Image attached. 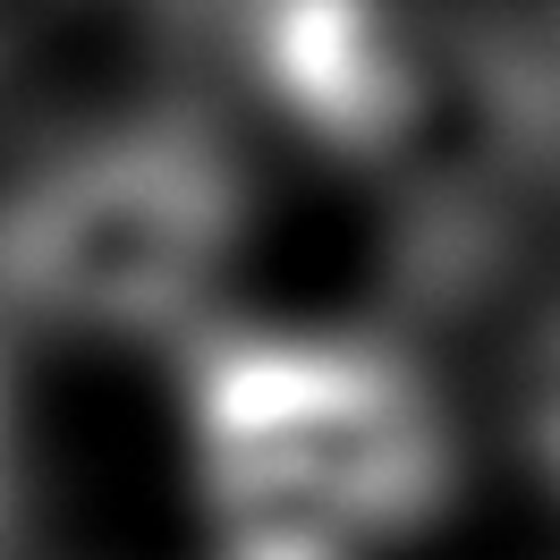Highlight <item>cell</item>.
Returning <instances> with one entry per match:
<instances>
[{"label":"cell","instance_id":"6da1fadb","mask_svg":"<svg viewBox=\"0 0 560 560\" xmlns=\"http://www.w3.org/2000/svg\"><path fill=\"white\" fill-rule=\"evenodd\" d=\"M187 458L212 560H383L458 485L424 357L374 323H187Z\"/></svg>","mask_w":560,"mask_h":560},{"label":"cell","instance_id":"7a4b0ae2","mask_svg":"<svg viewBox=\"0 0 560 560\" xmlns=\"http://www.w3.org/2000/svg\"><path fill=\"white\" fill-rule=\"evenodd\" d=\"M246 153L212 103L77 128L0 171V323L171 340L246 246Z\"/></svg>","mask_w":560,"mask_h":560},{"label":"cell","instance_id":"3957f363","mask_svg":"<svg viewBox=\"0 0 560 560\" xmlns=\"http://www.w3.org/2000/svg\"><path fill=\"white\" fill-rule=\"evenodd\" d=\"M501 390H510V451H518V467L560 501V280L518 315V340L501 357Z\"/></svg>","mask_w":560,"mask_h":560},{"label":"cell","instance_id":"277c9868","mask_svg":"<svg viewBox=\"0 0 560 560\" xmlns=\"http://www.w3.org/2000/svg\"><path fill=\"white\" fill-rule=\"evenodd\" d=\"M26 526H35V433L18 408V365L0 349V560L26 552Z\"/></svg>","mask_w":560,"mask_h":560}]
</instances>
